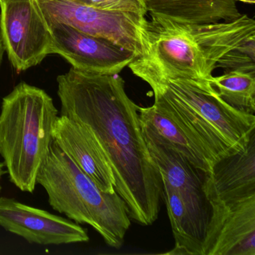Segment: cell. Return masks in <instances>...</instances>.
<instances>
[{
  "instance_id": "cell-1",
  "label": "cell",
  "mask_w": 255,
  "mask_h": 255,
  "mask_svg": "<svg viewBox=\"0 0 255 255\" xmlns=\"http://www.w3.org/2000/svg\"><path fill=\"white\" fill-rule=\"evenodd\" d=\"M57 83L61 116L86 127L96 138L130 220L152 225L159 216L163 184L144 139L138 106L127 95L125 80L119 74L71 68Z\"/></svg>"
},
{
  "instance_id": "cell-2",
  "label": "cell",
  "mask_w": 255,
  "mask_h": 255,
  "mask_svg": "<svg viewBox=\"0 0 255 255\" xmlns=\"http://www.w3.org/2000/svg\"><path fill=\"white\" fill-rule=\"evenodd\" d=\"M150 16L144 54L128 65L132 74L148 72L210 81L227 53L255 36V20L247 14L231 22L207 24Z\"/></svg>"
},
{
  "instance_id": "cell-3",
  "label": "cell",
  "mask_w": 255,
  "mask_h": 255,
  "mask_svg": "<svg viewBox=\"0 0 255 255\" xmlns=\"http://www.w3.org/2000/svg\"><path fill=\"white\" fill-rule=\"evenodd\" d=\"M134 75L151 87L154 102L168 109L193 130L218 160L247 148L255 133V114L227 104L208 80L148 72Z\"/></svg>"
},
{
  "instance_id": "cell-4",
  "label": "cell",
  "mask_w": 255,
  "mask_h": 255,
  "mask_svg": "<svg viewBox=\"0 0 255 255\" xmlns=\"http://www.w3.org/2000/svg\"><path fill=\"white\" fill-rule=\"evenodd\" d=\"M59 111L43 89L25 82L4 97L0 112V155L10 181L32 193L53 142Z\"/></svg>"
},
{
  "instance_id": "cell-5",
  "label": "cell",
  "mask_w": 255,
  "mask_h": 255,
  "mask_svg": "<svg viewBox=\"0 0 255 255\" xmlns=\"http://www.w3.org/2000/svg\"><path fill=\"white\" fill-rule=\"evenodd\" d=\"M37 184L58 213L92 226L110 247L119 249L130 226L126 204L117 192H103L53 141L40 168Z\"/></svg>"
},
{
  "instance_id": "cell-6",
  "label": "cell",
  "mask_w": 255,
  "mask_h": 255,
  "mask_svg": "<svg viewBox=\"0 0 255 255\" xmlns=\"http://www.w3.org/2000/svg\"><path fill=\"white\" fill-rule=\"evenodd\" d=\"M48 24L62 23L108 40L141 57L145 52L147 20L128 12L103 11L76 0H36Z\"/></svg>"
},
{
  "instance_id": "cell-7",
  "label": "cell",
  "mask_w": 255,
  "mask_h": 255,
  "mask_svg": "<svg viewBox=\"0 0 255 255\" xmlns=\"http://www.w3.org/2000/svg\"><path fill=\"white\" fill-rule=\"evenodd\" d=\"M0 38L19 73L51 55V29L36 0H0Z\"/></svg>"
},
{
  "instance_id": "cell-8",
  "label": "cell",
  "mask_w": 255,
  "mask_h": 255,
  "mask_svg": "<svg viewBox=\"0 0 255 255\" xmlns=\"http://www.w3.org/2000/svg\"><path fill=\"white\" fill-rule=\"evenodd\" d=\"M51 54H57L78 71L117 75L137 58L133 52L62 23L50 24Z\"/></svg>"
},
{
  "instance_id": "cell-9",
  "label": "cell",
  "mask_w": 255,
  "mask_h": 255,
  "mask_svg": "<svg viewBox=\"0 0 255 255\" xmlns=\"http://www.w3.org/2000/svg\"><path fill=\"white\" fill-rule=\"evenodd\" d=\"M210 205L203 255H255V195Z\"/></svg>"
},
{
  "instance_id": "cell-10",
  "label": "cell",
  "mask_w": 255,
  "mask_h": 255,
  "mask_svg": "<svg viewBox=\"0 0 255 255\" xmlns=\"http://www.w3.org/2000/svg\"><path fill=\"white\" fill-rule=\"evenodd\" d=\"M0 227L28 243L43 246L89 240L87 231L74 221L6 197L0 198Z\"/></svg>"
},
{
  "instance_id": "cell-11",
  "label": "cell",
  "mask_w": 255,
  "mask_h": 255,
  "mask_svg": "<svg viewBox=\"0 0 255 255\" xmlns=\"http://www.w3.org/2000/svg\"><path fill=\"white\" fill-rule=\"evenodd\" d=\"M149 153L162 180L179 192L186 207L205 235L210 205L204 191L206 173L195 168L168 144L144 135Z\"/></svg>"
},
{
  "instance_id": "cell-12",
  "label": "cell",
  "mask_w": 255,
  "mask_h": 255,
  "mask_svg": "<svg viewBox=\"0 0 255 255\" xmlns=\"http://www.w3.org/2000/svg\"><path fill=\"white\" fill-rule=\"evenodd\" d=\"M138 111L144 135L171 146L203 172H211L216 155L177 116L156 102Z\"/></svg>"
},
{
  "instance_id": "cell-13",
  "label": "cell",
  "mask_w": 255,
  "mask_h": 255,
  "mask_svg": "<svg viewBox=\"0 0 255 255\" xmlns=\"http://www.w3.org/2000/svg\"><path fill=\"white\" fill-rule=\"evenodd\" d=\"M53 141L103 192L114 193V175L104 150L83 125L64 116L58 117Z\"/></svg>"
},
{
  "instance_id": "cell-14",
  "label": "cell",
  "mask_w": 255,
  "mask_h": 255,
  "mask_svg": "<svg viewBox=\"0 0 255 255\" xmlns=\"http://www.w3.org/2000/svg\"><path fill=\"white\" fill-rule=\"evenodd\" d=\"M204 191L209 203H228L255 195V133L247 148L216 161L206 174Z\"/></svg>"
},
{
  "instance_id": "cell-15",
  "label": "cell",
  "mask_w": 255,
  "mask_h": 255,
  "mask_svg": "<svg viewBox=\"0 0 255 255\" xmlns=\"http://www.w3.org/2000/svg\"><path fill=\"white\" fill-rule=\"evenodd\" d=\"M147 12L194 24L231 22L242 15L237 0H145Z\"/></svg>"
},
{
  "instance_id": "cell-16",
  "label": "cell",
  "mask_w": 255,
  "mask_h": 255,
  "mask_svg": "<svg viewBox=\"0 0 255 255\" xmlns=\"http://www.w3.org/2000/svg\"><path fill=\"white\" fill-rule=\"evenodd\" d=\"M162 184L163 198L175 240L174 249L165 254L203 255L204 233L198 227L179 192L165 180H162Z\"/></svg>"
},
{
  "instance_id": "cell-17",
  "label": "cell",
  "mask_w": 255,
  "mask_h": 255,
  "mask_svg": "<svg viewBox=\"0 0 255 255\" xmlns=\"http://www.w3.org/2000/svg\"><path fill=\"white\" fill-rule=\"evenodd\" d=\"M224 101L240 111L255 114V72L233 71L210 79Z\"/></svg>"
},
{
  "instance_id": "cell-18",
  "label": "cell",
  "mask_w": 255,
  "mask_h": 255,
  "mask_svg": "<svg viewBox=\"0 0 255 255\" xmlns=\"http://www.w3.org/2000/svg\"><path fill=\"white\" fill-rule=\"evenodd\" d=\"M224 73L233 71L255 72V36L227 53L217 64Z\"/></svg>"
},
{
  "instance_id": "cell-19",
  "label": "cell",
  "mask_w": 255,
  "mask_h": 255,
  "mask_svg": "<svg viewBox=\"0 0 255 255\" xmlns=\"http://www.w3.org/2000/svg\"><path fill=\"white\" fill-rule=\"evenodd\" d=\"M77 2L103 11L133 13L146 16L145 0H76Z\"/></svg>"
},
{
  "instance_id": "cell-20",
  "label": "cell",
  "mask_w": 255,
  "mask_h": 255,
  "mask_svg": "<svg viewBox=\"0 0 255 255\" xmlns=\"http://www.w3.org/2000/svg\"><path fill=\"white\" fill-rule=\"evenodd\" d=\"M4 53H5V49H4L2 40L0 38V68H1V65H2V59H3Z\"/></svg>"
},
{
  "instance_id": "cell-21",
  "label": "cell",
  "mask_w": 255,
  "mask_h": 255,
  "mask_svg": "<svg viewBox=\"0 0 255 255\" xmlns=\"http://www.w3.org/2000/svg\"><path fill=\"white\" fill-rule=\"evenodd\" d=\"M5 174V171H4V164L3 162L0 161V182H1V179H2V176ZM2 191V186L0 183V192Z\"/></svg>"
}]
</instances>
